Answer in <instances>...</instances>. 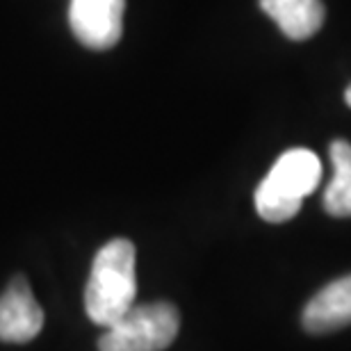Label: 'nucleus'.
<instances>
[{"label": "nucleus", "mask_w": 351, "mask_h": 351, "mask_svg": "<svg viewBox=\"0 0 351 351\" xmlns=\"http://www.w3.org/2000/svg\"><path fill=\"white\" fill-rule=\"evenodd\" d=\"M308 333H331L351 324V274L315 294L301 315Z\"/></svg>", "instance_id": "423d86ee"}, {"label": "nucleus", "mask_w": 351, "mask_h": 351, "mask_svg": "<svg viewBox=\"0 0 351 351\" xmlns=\"http://www.w3.org/2000/svg\"><path fill=\"white\" fill-rule=\"evenodd\" d=\"M322 180V162L313 151H285L256 189V210L265 221L280 223L301 210V201Z\"/></svg>", "instance_id": "f03ea898"}, {"label": "nucleus", "mask_w": 351, "mask_h": 351, "mask_svg": "<svg viewBox=\"0 0 351 351\" xmlns=\"http://www.w3.org/2000/svg\"><path fill=\"white\" fill-rule=\"evenodd\" d=\"M44 326V313L23 276H14L0 294V340L23 345L37 338Z\"/></svg>", "instance_id": "39448f33"}, {"label": "nucleus", "mask_w": 351, "mask_h": 351, "mask_svg": "<svg viewBox=\"0 0 351 351\" xmlns=\"http://www.w3.org/2000/svg\"><path fill=\"white\" fill-rule=\"evenodd\" d=\"M178 328L180 315L171 304L132 306L121 319L105 328L98 351H165L176 340Z\"/></svg>", "instance_id": "7ed1b4c3"}, {"label": "nucleus", "mask_w": 351, "mask_h": 351, "mask_svg": "<svg viewBox=\"0 0 351 351\" xmlns=\"http://www.w3.org/2000/svg\"><path fill=\"white\" fill-rule=\"evenodd\" d=\"M135 247L130 240H110L91 263L85 287V311L94 324L108 328L135 306Z\"/></svg>", "instance_id": "f257e3e1"}, {"label": "nucleus", "mask_w": 351, "mask_h": 351, "mask_svg": "<svg viewBox=\"0 0 351 351\" xmlns=\"http://www.w3.org/2000/svg\"><path fill=\"white\" fill-rule=\"evenodd\" d=\"M261 7L290 39H308L324 23L319 0H261Z\"/></svg>", "instance_id": "0eeeda50"}, {"label": "nucleus", "mask_w": 351, "mask_h": 351, "mask_svg": "<svg viewBox=\"0 0 351 351\" xmlns=\"http://www.w3.org/2000/svg\"><path fill=\"white\" fill-rule=\"evenodd\" d=\"M125 0H71L69 25L91 51H108L121 39Z\"/></svg>", "instance_id": "20e7f679"}, {"label": "nucleus", "mask_w": 351, "mask_h": 351, "mask_svg": "<svg viewBox=\"0 0 351 351\" xmlns=\"http://www.w3.org/2000/svg\"><path fill=\"white\" fill-rule=\"evenodd\" d=\"M333 178L324 192V210L333 217H351V144H331Z\"/></svg>", "instance_id": "6e6552de"}, {"label": "nucleus", "mask_w": 351, "mask_h": 351, "mask_svg": "<svg viewBox=\"0 0 351 351\" xmlns=\"http://www.w3.org/2000/svg\"><path fill=\"white\" fill-rule=\"evenodd\" d=\"M345 98H347V103H349V108H351V85H349L347 91H345Z\"/></svg>", "instance_id": "1a4fd4ad"}]
</instances>
